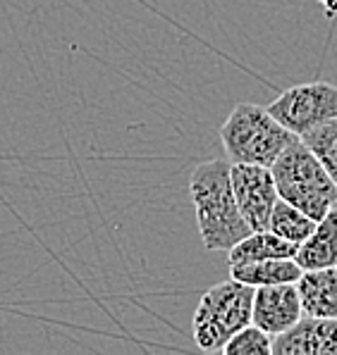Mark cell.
I'll list each match as a JSON object with an SVG mask.
<instances>
[{"instance_id": "obj_1", "label": "cell", "mask_w": 337, "mask_h": 355, "mask_svg": "<svg viewBox=\"0 0 337 355\" xmlns=\"http://www.w3.org/2000/svg\"><path fill=\"white\" fill-rule=\"evenodd\" d=\"M189 196L197 210L201 241L208 250H230L252 234V227L237 205L227 160L213 157L199 162L189 177Z\"/></svg>"}, {"instance_id": "obj_2", "label": "cell", "mask_w": 337, "mask_h": 355, "mask_svg": "<svg viewBox=\"0 0 337 355\" xmlns=\"http://www.w3.org/2000/svg\"><path fill=\"white\" fill-rule=\"evenodd\" d=\"M299 136L282 127L268 107L239 103L220 127V141L230 162L270 167Z\"/></svg>"}, {"instance_id": "obj_3", "label": "cell", "mask_w": 337, "mask_h": 355, "mask_svg": "<svg viewBox=\"0 0 337 355\" xmlns=\"http://www.w3.org/2000/svg\"><path fill=\"white\" fill-rule=\"evenodd\" d=\"M270 172L280 198L306 212L311 220L320 222L337 207V182L302 139L270 165Z\"/></svg>"}, {"instance_id": "obj_4", "label": "cell", "mask_w": 337, "mask_h": 355, "mask_svg": "<svg viewBox=\"0 0 337 355\" xmlns=\"http://www.w3.org/2000/svg\"><path fill=\"white\" fill-rule=\"evenodd\" d=\"M254 291L237 279L220 282L201 296L192 320L194 343L206 353H222V346L239 329L252 324Z\"/></svg>"}, {"instance_id": "obj_5", "label": "cell", "mask_w": 337, "mask_h": 355, "mask_svg": "<svg viewBox=\"0 0 337 355\" xmlns=\"http://www.w3.org/2000/svg\"><path fill=\"white\" fill-rule=\"evenodd\" d=\"M270 114L302 139L306 131L337 117V86L328 81H309L285 89L268 105Z\"/></svg>"}, {"instance_id": "obj_6", "label": "cell", "mask_w": 337, "mask_h": 355, "mask_svg": "<svg viewBox=\"0 0 337 355\" xmlns=\"http://www.w3.org/2000/svg\"><path fill=\"white\" fill-rule=\"evenodd\" d=\"M230 179L235 189L237 205L252 232L268 229L270 212L278 203L280 193L270 167L249 165V162H230Z\"/></svg>"}, {"instance_id": "obj_7", "label": "cell", "mask_w": 337, "mask_h": 355, "mask_svg": "<svg viewBox=\"0 0 337 355\" xmlns=\"http://www.w3.org/2000/svg\"><path fill=\"white\" fill-rule=\"evenodd\" d=\"M302 315L304 310L297 284H273V286H258L254 291L252 324L273 338L292 329L302 320Z\"/></svg>"}, {"instance_id": "obj_8", "label": "cell", "mask_w": 337, "mask_h": 355, "mask_svg": "<svg viewBox=\"0 0 337 355\" xmlns=\"http://www.w3.org/2000/svg\"><path fill=\"white\" fill-rule=\"evenodd\" d=\"M273 355H337V320L302 315L292 329L273 338Z\"/></svg>"}, {"instance_id": "obj_9", "label": "cell", "mask_w": 337, "mask_h": 355, "mask_svg": "<svg viewBox=\"0 0 337 355\" xmlns=\"http://www.w3.org/2000/svg\"><path fill=\"white\" fill-rule=\"evenodd\" d=\"M304 315L337 320V265L323 270H304L297 282Z\"/></svg>"}, {"instance_id": "obj_10", "label": "cell", "mask_w": 337, "mask_h": 355, "mask_svg": "<svg viewBox=\"0 0 337 355\" xmlns=\"http://www.w3.org/2000/svg\"><path fill=\"white\" fill-rule=\"evenodd\" d=\"M295 260L302 270H323L337 265V207L318 222L306 241L297 245Z\"/></svg>"}, {"instance_id": "obj_11", "label": "cell", "mask_w": 337, "mask_h": 355, "mask_svg": "<svg viewBox=\"0 0 337 355\" xmlns=\"http://www.w3.org/2000/svg\"><path fill=\"white\" fill-rule=\"evenodd\" d=\"M302 267L295 258H270V260H254L230 265V279L258 288L273 286V284H297L302 277Z\"/></svg>"}, {"instance_id": "obj_12", "label": "cell", "mask_w": 337, "mask_h": 355, "mask_svg": "<svg viewBox=\"0 0 337 355\" xmlns=\"http://www.w3.org/2000/svg\"><path fill=\"white\" fill-rule=\"evenodd\" d=\"M297 243L285 241L270 229H258L244 236L242 241L227 250V262L239 265V262H254V260H270V258H295Z\"/></svg>"}, {"instance_id": "obj_13", "label": "cell", "mask_w": 337, "mask_h": 355, "mask_svg": "<svg viewBox=\"0 0 337 355\" xmlns=\"http://www.w3.org/2000/svg\"><path fill=\"white\" fill-rule=\"evenodd\" d=\"M318 222L311 220L306 212H302L299 207H295L287 200L278 198L275 203L273 212H270V222H268V229L273 234H278L285 241H292V243H302L311 236V232L316 229Z\"/></svg>"}, {"instance_id": "obj_14", "label": "cell", "mask_w": 337, "mask_h": 355, "mask_svg": "<svg viewBox=\"0 0 337 355\" xmlns=\"http://www.w3.org/2000/svg\"><path fill=\"white\" fill-rule=\"evenodd\" d=\"M302 141L309 146V150L320 160V165L328 169V174L337 182V117L318 124L311 131L302 136Z\"/></svg>"}, {"instance_id": "obj_15", "label": "cell", "mask_w": 337, "mask_h": 355, "mask_svg": "<svg viewBox=\"0 0 337 355\" xmlns=\"http://www.w3.org/2000/svg\"><path fill=\"white\" fill-rule=\"evenodd\" d=\"M225 355H273V336L258 329L256 324H249L239 329L230 341L222 346Z\"/></svg>"}, {"instance_id": "obj_16", "label": "cell", "mask_w": 337, "mask_h": 355, "mask_svg": "<svg viewBox=\"0 0 337 355\" xmlns=\"http://www.w3.org/2000/svg\"><path fill=\"white\" fill-rule=\"evenodd\" d=\"M316 3L325 10V17L328 19L337 17V0H316Z\"/></svg>"}]
</instances>
